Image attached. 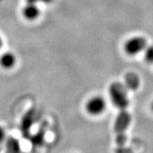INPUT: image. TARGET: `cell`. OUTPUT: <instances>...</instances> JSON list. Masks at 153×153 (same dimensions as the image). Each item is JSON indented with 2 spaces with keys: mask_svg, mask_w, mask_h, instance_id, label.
<instances>
[{
  "mask_svg": "<svg viewBox=\"0 0 153 153\" xmlns=\"http://www.w3.org/2000/svg\"><path fill=\"white\" fill-rule=\"evenodd\" d=\"M109 95L111 102L116 108L120 110H126L129 105L127 89L120 82H113L109 88Z\"/></svg>",
  "mask_w": 153,
  "mask_h": 153,
  "instance_id": "cell-1",
  "label": "cell"
},
{
  "mask_svg": "<svg viewBox=\"0 0 153 153\" xmlns=\"http://www.w3.org/2000/svg\"><path fill=\"white\" fill-rule=\"evenodd\" d=\"M107 108V102L102 95L90 97L85 104V110L91 117H99L105 113Z\"/></svg>",
  "mask_w": 153,
  "mask_h": 153,
  "instance_id": "cell-2",
  "label": "cell"
},
{
  "mask_svg": "<svg viewBox=\"0 0 153 153\" xmlns=\"http://www.w3.org/2000/svg\"><path fill=\"white\" fill-rule=\"evenodd\" d=\"M147 45L148 41L145 37L138 35L131 37L123 43V52L127 56H135L143 53Z\"/></svg>",
  "mask_w": 153,
  "mask_h": 153,
  "instance_id": "cell-3",
  "label": "cell"
},
{
  "mask_svg": "<svg viewBox=\"0 0 153 153\" xmlns=\"http://www.w3.org/2000/svg\"><path fill=\"white\" fill-rule=\"evenodd\" d=\"M131 121V117L126 110H121L120 114H119L116 123V131L117 133V142L119 148H120L124 143L123 132L127 129Z\"/></svg>",
  "mask_w": 153,
  "mask_h": 153,
  "instance_id": "cell-4",
  "label": "cell"
},
{
  "mask_svg": "<svg viewBox=\"0 0 153 153\" xmlns=\"http://www.w3.org/2000/svg\"><path fill=\"white\" fill-rule=\"evenodd\" d=\"M21 14L27 21H35L41 16V10L38 5L32 3H27L21 10Z\"/></svg>",
  "mask_w": 153,
  "mask_h": 153,
  "instance_id": "cell-5",
  "label": "cell"
},
{
  "mask_svg": "<svg viewBox=\"0 0 153 153\" xmlns=\"http://www.w3.org/2000/svg\"><path fill=\"white\" fill-rule=\"evenodd\" d=\"M17 62L16 55L12 52H5L0 55V67L5 70H11L15 67Z\"/></svg>",
  "mask_w": 153,
  "mask_h": 153,
  "instance_id": "cell-6",
  "label": "cell"
},
{
  "mask_svg": "<svg viewBox=\"0 0 153 153\" xmlns=\"http://www.w3.org/2000/svg\"><path fill=\"white\" fill-rule=\"evenodd\" d=\"M6 153H20V145L16 139L10 138L5 142Z\"/></svg>",
  "mask_w": 153,
  "mask_h": 153,
  "instance_id": "cell-7",
  "label": "cell"
},
{
  "mask_svg": "<svg viewBox=\"0 0 153 153\" xmlns=\"http://www.w3.org/2000/svg\"><path fill=\"white\" fill-rule=\"evenodd\" d=\"M142 53L144 54V59L145 62L149 64H153V45H148Z\"/></svg>",
  "mask_w": 153,
  "mask_h": 153,
  "instance_id": "cell-8",
  "label": "cell"
},
{
  "mask_svg": "<svg viewBox=\"0 0 153 153\" xmlns=\"http://www.w3.org/2000/svg\"><path fill=\"white\" fill-rule=\"evenodd\" d=\"M6 141V131L4 128L0 126V151L2 149V147L4 145V143Z\"/></svg>",
  "mask_w": 153,
  "mask_h": 153,
  "instance_id": "cell-9",
  "label": "cell"
},
{
  "mask_svg": "<svg viewBox=\"0 0 153 153\" xmlns=\"http://www.w3.org/2000/svg\"><path fill=\"white\" fill-rule=\"evenodd\" d=\"M54 0H26L27 3H32V4H38V3H42V4H51Z\"/></svg>",
  "mask_w": 153,
  "mask_h": 153,
  "instance_id": "cell-10",
  "label": "cell"
},
{
  "mask_svg": "<svg viewBox=\"0 0 153 153\" xmlns=\"http://www.w3.org/2000/svg\"><path fill=\"white\" fill-rule=\"evenodd\" d=\"M2 46H3V39H2V36L0 35V50L2 49Z\"/></svg>",
  "mask_w": 153,
  "mask_h": 153,
  "instance_id": "cell-11",
  "label": "cell"
},
{
  "mask_svg": "<svg viewBox=\"0 0 153 153\" xmlns=\"http://www.w3.org/2000/svg\"><path fill=\"white\" fill-rule=\"evenodd\" d=\"M151 109H152V112H153V102H152V104H151Z\"/></svg>",
  "mask_w": 153,
  "mask_h": 153,
  "instance_id": "cell-12",
  "label": "cell"
}]
</instances>
